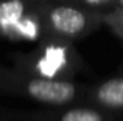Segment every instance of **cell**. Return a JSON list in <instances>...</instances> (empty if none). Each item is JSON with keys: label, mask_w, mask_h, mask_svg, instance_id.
<instances>
[{"label": "cell", "mask_w": 123, "mask_h": 121, "mask_svg": "<svg viewBox=\"0 0 123 121\" xmlns=\"http://www.w3.org/2000/svg\"><path fill=\"white\" fill-rule=\"evenodd\" d=\"M61 121H103L101 115L90 109H73L64 113Z\"/></svg>", "instance_id": "5"}, {"label": "cell", "mask_w": 123, "mask_h": 121, "mask_svg": "<svg viewBox=\"0 0 123 121\" xmlns=\"http://www.w3.org/2000/svg\"><path fill=\"white\" fill-rule=\"evenodd\" d=\"M25 14V5L22 0H5L0 2V30L5 33L17 31L20 34H27L20 20Z\"/></svg>", "instance_id": "3"}, {"label": "cell", "mask_w": 123, "mask_h": 121, "mask_svg": "<svg viewBox=\"0 0 123 121\" xmlns=\"http://www.w3.org/2000/svg\"><path fill=\"white\" fill-rule=\"evenodd\" d=\"M97 98L108 107H123V78L109 79L101 84L97 90Z\"/></svg>", "instance_id": "4"}, {"label": "cell", "mask_w": 123, "mask_h": 121, "mask_svg": "<svg viewBox=\"0 0 123 121\" xmlns=\"http://www.w3.org/2000/svg\"><path fill=\"white\" fill-rule=\"evenodd\" d=\"M90 2H97V3H103V2H108V0H90Z\"/></svg>", "instance_id": "6"}, {"label": "cell", "mask_w": 123, "mask_h": 121, "mask_svg": "<svg viewBox=\"0 0 123 121\" xmlns=\"http://www.w3.org/2000/svg\"><path fill=\"white\" fill-rule=\"evenodd\" d=\"M27 90L34 99L50 104L69 103L75 96V85L67 81H50V79H33L28 82Z\"/></svg>", "instance_id": "2"}, {"label": "cell", "mask_w": 123, "mask_h": 121, "mask_svg": "<svg viewBox=\"0 0 123 121\" xmlns=\"http://www.w3.org/2000/svg\"><path fill=\"white\" fill-rule=\"evenodd\" d=\"M115 2H117V3H118V5H120V6H122V8H123V0H115Z\"/></svg>", "instance_id": "7"}, {"label": "cell", "mask_w": 123, "mask_h": 121, "mask_svg": "<svg viewBox=\"0 0 123 121\" xmlns=\"http://www.w3.org/2000/svg\"><path fill=\"white\" fill-rule=\"evenodd\" d=\"M47 17L50 27L64 36H78L89 25V17L86 12L70 5L53 6Z\"/></svg>", "instance_id": "1"}]
</instances>
